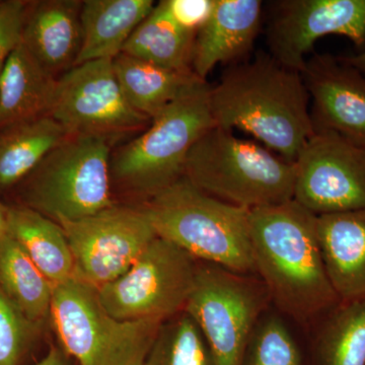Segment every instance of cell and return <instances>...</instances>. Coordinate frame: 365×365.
Returning <instances> with one entry per match:
<instances>
[{"label":"cell","instance_id":"cell-19","mask_svg":"<svg viewBox=\"0 0 365 365\" xmlns=\"http://www.w3.org/2000/svg\"><path fill=\"white\" fill-rule=\"evenodd\" d=\"M155 6L153 0L83 1L81 45L76 66L93 60L114 59Z\"/></svg>","mask_w":365,"mask_h":365},{"label":"cell","instance_id":"cell-2","mask_svg":"<svg viewBox=\"0 0 365 365\" xmlns=\"http://www.w3.org/2000/svg\"><path fill=\"white\" fill-rule=\"evenodd\" d=\"M309 100L300 72L264 52L227 67L209 91L216 126L247 132L289 163L314 135Z\"/></svg>","mask_w":365,"mask_h":365},{"label":"cell","instance_id":"cell-6","mask_svg":"<svg viewBox=\"0 0 365 365\" xmlns=\"http://www.w3.org/2000/svg\"><path fill=\"white\" fill-rule=\"evenodd\" d=\"M53 325L79 365H136L148 356L163 322H121L101 304L97 288L72 277L53 287Z\"/></svg>","mask_w":365,"mask_h":365},{"label":"cell","instance_id":"cell-32","mask_svg":"<svg viewBox=\"0 0 365 365\" xmlns=\"http://www.w3.org/2000/svg\"><path fill=\"white\" fill-rule=\"evenodd\" d=\"M163 360H165V350H163L162 333H160L157 343L144 365H163Z\"/></svg>","mask_w":365,"mask_h":365},{"label":"cell","instance_id":"cell-9","mask_svg":"<svg viewBox=\"0 0 365 365\" xmlns=\"http://www.w3.org/2000/svg\"><path fill=\"white\" fill-rule=\"evenodd\" d=\"M197 265L191 255L157 237L126 273L98 289L101 304L117 321L163 322L184 312Z\"/></svg>","mask_w":365,"mask_h":365},{"label":"cell","instance_id":"cell-27","mask_svg":"<svg viewBox=\"0 0 365 365\" xmlns=\"http://www.w3.org/2000/svg\"><path fill=\"white\" fill-rule=\"evenodd\" d=\"M169 333H163V365H213L212 356L200 328L186 312Z\"/></svg>","mask_w":365,"mask_h":365},{"label":"cell","instance_id":"cell-20","mask_svg":"<svg viewBox=\"0 0 365 365\" xmlns=\"http://www.w3.org/2000/svg\"><path fill=\"white\" fill-rule=\"evenodd\" d=\"M9 235L54 285L74 276V262L59 223L28 206L7 207Z\"/></svg>","mask_w":365,"mask_h":365},{"label":"cell","instance_id":"cell-21","mask_svg":"<svg viewBox=\"0 0 365 365\" xmlns=\"http://www.w3.org/2000/svg\"><path fill=\"white\" fill-rule=\"evenodd\" d=\"M113 67L124 97L137 112L153 120L199 78L193 71L165 68L121 52Z\"/></svg>","mask_w":365,"mask_h":365},{"label":"cell","instance_id":"cell-24","mask_svg":"<svg viewBox=\"0 0 365 365\" xmlns=\"http://www.w3.org/2000/svg\"><path fill=\"white\" fill-rule=\"evenodd\" d=\"M195 37L177 25L160 1L137 26L122 52L165 68L190 71Z\"/></svg>","mask_w":365,"mask_h":365},{"label":"cell","instance_id":"cell-26","mask_svg":"<svg viewBox=\"0 0 365 365\" xmlns=\"http://www.w3.org/2000/svg\"><path fill=\"white\" fill-rule=\"evenodd\" d=\"M266 314L250 338L242 365H304V355L283 319Z\"/></svg>","mask_w":365,"mask_h":365},{"label":"cell","instance_id":"cell-34","mask_svg":"<svg viewBox=\"0 0 365 365\" xmlns=\"http://www.w3.org/2000/svg\"><path fill=\"white\" fill-rule=\"evenodd\" d=\"M9 222H7V207L0 203V242L9 237Z\"/></svg>","mask_w":365,"mask_h":365},{"label":"cell","instance_id":"cell-7","mask_svg":"<svg viewBox=\"0 0 365 365\" xmlns=\"http://www.w3.org/2000/svg\"><path fill=\"white\" fill-rule=\"evenodd\" d=\"M110 143L102 137H67L26 178V206L56 222L83 220L114 206Z\"/></svg>","mask_w":365,"mask_h":365},{"label":"cell","instance_id":"cell-29","mask_svg":"<svg viewBox=\"0 0 365 365\" xmlns=\"http://www.w3.org/2000/svg\"><path fill=\"white\" fill-rule=\"evenodd\" d=\"M30 2L0 1V72L11 53L23 42L24 26Z\"/></svg>","mask_w":365,"mask_h":365},{"label":"cell","instance_id":"cell-3","mask_svg":"<svg viewBox=\"0 0 365 365\" xmlns=\"http://www.w3.org/2000/svg\"><path fill=\"white\" fill-rule=\"evenodd\" d=\"M140 209L158 237L197 261L257 275L248 209L209 196L184 177Z\"/></svg>","mask_w":365,"mask_h":365},{"label":"cell","instance_id":"cell-4","mask_svg":"<svg viewBox=\"0 0 365 365\" xmlns=\"http://www.w3.org/2000/svg\"><path fill=\"white\" fill-rule=\"evenodd\" d=\"M184 178L207 195L248 210L287 202L294 196V163L218 126L194 144Z\"/></svg>","mask_w":365,"mask_h":365},{"label":"cell","instance_id":"cell-25","mask_svg":"<svg viewBox=\"0 0 365 365\" xmlns=\"http://www.w3.org/2000/svg\"><path fill=\"white\" fill-rule=\"evenodd\" d=\"M0 287L33 325L50 314L52 283L11 235L0 242Z\"/></svg>","mask_w":365,"mask_h":365},{"label":"cell","instance_id":"cell-5","mask_svg":"<svg viewBox=\"0 0 365 365\" xmlns=\"http://www.w3.org/2000/svg\"><path fill=\"white\" fill-rule=\"evenodd\" d=\"M209 91L198 81L182 91L141 135L113 153L111 176L150 198L182 179L190 150L216 126Z\"/></svg>","mask_w":365,"mask_h":365},{"label":"cell","instance_id":"cell-17","mask_svg":"<svg viewBox=\"0 0 365 365\" xmlns=\"http://www.w3.org/2000/svg\"><path fill=\"white\" fill-rule=\"evenodd\" d=\"M81 6L78 0L30 2L23 44L53 76L76 66L81 45Z\"/></svg>","mask_w":365,"mask_h":365},{"label":"cell","instance_id":"cell-33","mask_svg":"<svg viewBox=\"0 0 365 365\" xmlns=\"http://www.w3.org/2000/svg\"><path fill=\"white\" fill-rule=\"evenodd\" d=\"M343 61L356 68L365 76V50L359 54L348 55V56H340Z\"/></svg>","mask_w":365,"mask_h":365},{"label":"cell","instance_id":"cell-31","mask_svg":"<svg viewBox=\"0 0 365 365\" xmlns=\"http://www.w3.org/2000/svg\"><path fill=\"white\" fill-rule=\"evenodd\" d=\"M36 365H69V364L61 350L56 347H51L44 359L40 360Z\"/></svg>","mask_w":365,"mask_h":365},{"label":"cell","instance_id":"cell-22","mask_svg":"<svg viewBox=\"0 0 365 365\" xmlns=\"http://www.w3.org/2000/svg\"><path fill=\"white\" fill-rule=\"evenodd\" d=\"M68 136L50 115L1 129L0 189L25 180Z\"/></svg>","mask_w":365,"mask_h":365},{"label":"cell","instance_id":"cell-15","mask_svg":"<svg viewBox=\"0 0 365 365\" xmlns=\"http://www.w3.org/2000/svg\"><path fill=\"white\" fill-rule=\"evenodd\" d=\"M263 2L259 0H213L208 20L196 34L191 68L206 78L220 63L244 58L260 31Z\"/></svg>","mask_w":365,"mask_h":365},{"label":"cell","instance_id":"cell-8","mask_svg":"<svg viewBox=\"0 0 365 365\" xmlns=\"http://www.w3.org/2000/svg\"><path fill=\"white\" fill-rule=\"evenodd\" d=\"M271 304L259 276L200 261L184 312L200 328L213 365H242L250 338Z\"/></svg>","mask_w":365,"mask_h":365},{"label":"cell","instance_id":"cell-14","mask_svg":"<svg viewBox=\"0 0 365 365\" xmlns=\"http://www.w3.org/2000/svg\"><path fill=\"white\" fill-rule=\"evenodd\" d=\"M312 101L314 132L365 148V76L341 57L314 53L300 72Z\"/></svg>","mask_w":365,"mask_h":365},{"label":"cell","instance_id":"cell-12","mask_svg":"<svg viewBox=\"0 0 365 365\" xmlns=\"http://www.w3.org/2000/svg\"><path fill=\"white\" fill-rule=\"evenodd\" d=\"M294 199L316 215L365 209V148L314 132L294 162Z\"/></svg>","mask_w":365,"mask_h":365},{"label":"cell","instance_id":"cell-30","mask_svg":"<svg viewBox=\"0 0 365 365\" xmlns=\"http://www.w3.org/2000/svg\"><path fill=\"white\" fill-rule=\"evenodd\" d=\"M173 20L182 30L196 35L208 20L213 0H163Z\"/></svg>","mask_w":365,"mask_h":365},{"label":"cell","instance_id":"cell-11","mask_svg":"<svg viewBox=\"0 0 365 365\" xmlns=\"http://www.w3.org/2000/svg\"><path fill=\"white\" fill-rule=\"evenodd\" d=\"M71 247L74 277L101 287L133 265L155 237L140 208L112 206L74 222H59Z\"/></svg>","mask_w":365,"mask_h":365},{"label":"cell","instance_id":"cell-28","mask_svg":"<svg viewBox=\"0 0 365 365\" xmlns=\"http://www.w3.org/2000/svg\"><path fill=\"white\" fill-rule=\"evenodd\" d=\"M34 327L0 287V365H20Z\"/></svg>","mask_w":365,"mask_h":365},{"label":"cell","instance_id":"cell-16","mask_svg":"<svg viewBox=\"0 0 365 365\" xmlns=\"http://www.w3.org/2000/svg\"><path fill=\"white\" fill-rule=\"evenodd\" d=\"M318 235L340 302H365V209L318 215Z\"/></svg>","mask_w":365,"mask_h":365},{"label":"cell","instance_id":"cell-18","mask_svg":"<svg viewBox=\"0 0 365 365\" xmlns=\"http://www.w3.org/2000/svg\"><path fill=\"white\" fill-rule=\"evenodd\" d=\"M56 85L21 42L0 72V130L49 115Z\"/></svg>","mask_w":365,"mask_h":365},{"label":"cell","instance_id":"cell-23","mask_svg":"<svg viewBox=\"0 0 365 365\" xmlns=\"http://www.w3.org/2000/svg\"><path fill=\"white\" fill-rule=\"evenodd\" d=\"M314 328L307 365H365V302H340Z\"/></svg>","mask_w":365,"mask_h":365},{"label":"cell","instance_id":"cell-1","mask_svg":"<svg viewBox=\"0 0 365 365\" xmlns=\"http://www.w3.org/2000/svg\"><path fill=\"white\" fill-rule=\"evenodd\" d=\"M257 276L276 309L314 327L340 302L322 256L318 215L294 199L250 210Z\"/></svg>","mask_w":365,"mask_h":365},{"label":"cell","instance_id":"cell-13","mask_svg":"<svg viewBox=\"0 0 365 365\" xmlns=\"http://www.w3.org/2000/svg\"><path fill=\"white\" fill-rule=\"evenodd\" d=\"M266 28L268 54L281 66L302 72L319 38L344 36L365 44V0H282L273 4Z\"/></svg>","mask_w":365,"mask_h":365},{"label":"cell","instance_id":"cell-10","mask_svg":"<svg viewBox=\"0 0 365 365\" xmlns=\"http://www.w3.org/2000/svg\"><path fill=\"white\" fill-rule=\"evenodd\" d=\"M49 115L69 135L102 137L110 143L151 121L127 102L113 59L93 60L64 72L57 78Z\"/></svg>","mask_w":365,"mask_h":365}]
</instances>
